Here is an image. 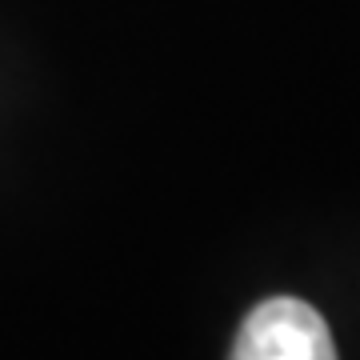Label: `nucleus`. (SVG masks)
<instances>
[{"mask_svg":"<svg viewBox=\"0 0 360 360\" xmlns=\"http://www.w3.org/2000/svg\"><path fill=\"white\" fill-rule=\"evenodd\" d=\"M229 360H336V345L312 304L272 296L248 312Z\"/></svg>","mask_w":360,"mask_h":360,"instance_id":"f257e3e1","label":"nucleus"}]
</instances>
